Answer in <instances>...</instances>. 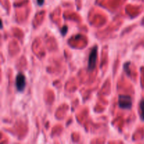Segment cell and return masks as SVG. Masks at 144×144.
I'll list each match as a JSON object with an SVG mask.
<instances>
[{"instance_id":"1","label":"cell","mask_w":144,"mask_h":144,"mask_svg":"<svg viewBox=\"0 0 144 144\" xmlns=\"http://www.w3.org/2000/svg\"><path fill=\"white\" fill-rule=\"evenodd\" d=\"M118 106L120 108L129 110L132 107V101L129 96L120 95L118 98Z\"/></svg>"},{"instance_id":"2","label":"cell","mask_w":144,"mask_h":144,"mask_svg":"<svg viewBox=\"0 0 144 144\" xmlns=\"http://www.w3.org/2000/svg\"><path fill=\"white\" fill-rule=\"evenodd\" d=\"M97 46H94L90 52L89 56V61H88V70H93L96 67V59H97Z\"/></svg>"},{"instance_id":"3","label":"cell","mask_w":144,"mask_h":144,"mask_svg":"<svg viewBox=\"0 0 144 144\" xmlns=\"http://www.w3.org/2000/svg\"><path fill=\"white\" fill-rule=\"evenodd\" d=\"M25 85H26L25 77L23 74L18 73L16 78V86L17 90L18 91H23L25 87Z\"/></svg>"},{"instance_id":"4","label":"cell","mask_w":144,"mask_h":144,"mask_svg":"<svg viewBox=\"0 0 144 144\" xmlns=\"http://www.w3.org/2000/svg\"><path fill=\"white\" fill-rule=\"evenodd\" d=\"M140 110H141V118L144 121V100H141L140 102Z\"/></svg>"},{"instance_id":"5","label":"cell","mask_w":144,"mask_h":144,"mask_svg":"<svg viewBox=\"0 0 144 144\" xmlns=\"http://www.w3.org/2000/svg\"><path fill=\"white\" fill-rule=\"evenodd\" d=\"M67 30H68V27H66V26H64V27H63L62 30H61V34H62L63 35H65V33L67 32Z\"/></svg>"},{"instance_id":"6","label":"cell","mask_w":144,"mask_h":144,"mask_svg":"<svg viewBox=\"0 0 144 144\" xmlns=\"http://www.w3.org/2000/svg\"><path fill=\"white\" fill-rule=\"evenodd\" d=\"M37 4H38L39 6H42L44 4V0H37Z\"/></svg>"}]
</instances>
